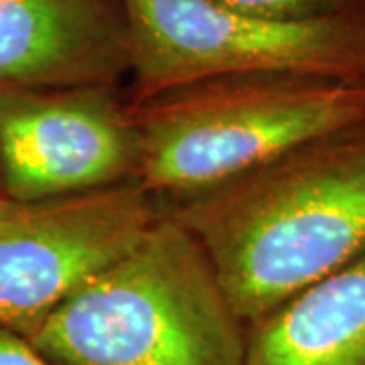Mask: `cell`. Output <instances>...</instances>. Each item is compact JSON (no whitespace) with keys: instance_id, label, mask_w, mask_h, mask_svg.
Returning a JSON list of instances; mask_svg holds the SVG:
<instances>
[{"instance_id":"1","label":"cell","mask_w":365,"mask_h":365,"mask_svg":"<svg viewBox=\"0 0 365 365\" xmlns=\"http://www.w3.org/2000/svg\"><path fill=\"white\" fill-rule=\"evenodd\" d=\"M248 327L365 252V126L160 203Z\"/></svg>"},{"instance_id":"2","label":"cell","mask_w":365,"mask_h":365,"mask_svg":"<svg viewBox=\"0 0 365 365\" xmlns=\"http://www.w3.org/2000/svg\"><path fill=\"white\" fill-rule=\"evenodd\" d=\"M246 329L205 250L163 211L26 341L55 365H244Z\"/></svg>"},{"instance_id":"3","label":"cell","mask_w":365,"mask_h":365,"mask_svg":"<svg viewBox=\"0 0 365 365\" xmlns=\"http://www.w3.org/2000/svg\"><path fill=\"white\" fill-rule=\"evenodd\" d=\"M136 181L160 201L203 191L302 144L365 126V81L246 73L132 102Z\"/></svg>"},{"instance_id":"4","label":"cell","mask_w":365,"mask_h":365,"mask_svg":"<svg viewBox=\"0 0 365 365\" xmlns=\"http://www.w3.org/2000/svg\"><path fill=\"white\" fill-rule=\"evenodd\" d=\"M126 6L132 102L201 79L246 73L365 81V9L278 21L215 0H126Z\"/></svg>"},{"instance_id":"5","label":"cell","mask_w":365,"mask_h":365,"mask_svg":"<svg viewBox=\"0 0 365 365\" xmlns=\"http://www.w3.org/2000/svg\"><path fill=\"white\" fill-rule=\"evenodd\" d=\"M163 213L138 181L0 207V331L29 339Z\"/></svg>"},{"instance_id":"6","label":"cell","mask_w":365,"mask_h":365,"mask_svg":"<svg viewBox=\"0 0 365 365\" xmlns=\"http://www.w3.org/2000/svg\"><path fill=\"white\" fill-rule=\"evenodd\" d=\"M140 132L122 88L0 91V175L11 201L136 181Z\"/></svg>"},{"instance_id":"7","label":"cell","mask_w":365,"mask_h":365,"mask_svg":"<svg viewBox=\"0 0 365 365\" xmlns=\"http://www.w3.org/2000/svg\"><path fill=\"white\" fill-rule=\"evenodd\" d=\"M130 67L126 0H0V91L122 88Z\"/></svg>"},{"instance_id":"8","label":"cell","mask_w":365,"mask_h":365,"mask_svg":"<svg viewBox=\"0 0 365 365\" xmlns=\"http://www.w3.org/2000/svg\"><path fill=\"white\" fill-rule=\"evenodd\" d=\"M244 365H365V252L248 325Z\"/></svg>"},{"instance_id":"9","label":"cell","mask_w":365,"mask_h":365,"mask_svg":"<svg viewBox=\"0 0 365 365\" xmlns=\"http://www.w3.org/2000/svg\"><path fill=\"white\" fill-rule=\"evenodd\" d=\"M230 9L278 21H313L365 9V0H215Z\"/></svg>"},{"instance_id":"10","label":"cell","mask_w":365,"mask_h":365,"mask_svg":"<svg viewBox=\"0 0 365 365\" xmlns=\"http://www.w3.org/2000/svg\"><path fill=\"white\" fill-rule=\"evenodd\" d=\"M0 365H55L37 353L31 343L11 331H0Z\"/></svg>"},{"instance_id":"11","label":"cell","mask_w":365,"mask_h":365,"mask_svg":"<svg viewBox=\"0 0 365 365\" xmlns=\"http://www.w3.org/2000/svg\"><path fill=\"white\" fill-rule=\"evenodd\" d=\"M6 201H9V197L4 195V191H2V175H0V207H2Z\"/></svg>"}]
</instances>
